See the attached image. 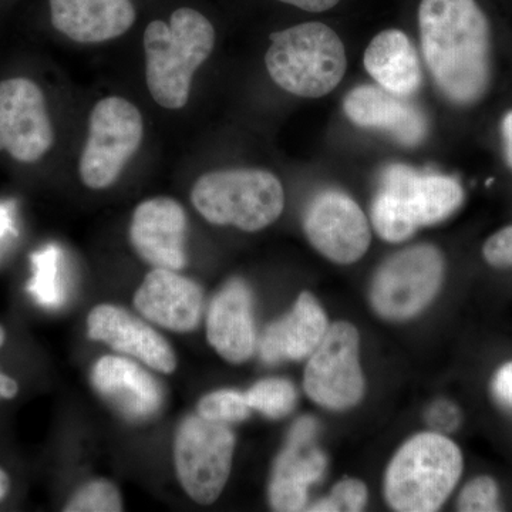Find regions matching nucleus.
Masks as SVG:
<instances>
[{
  "instance_id": "obj_1",
  "label": "nucleus",
  "mask_w": 512,
  "mask_h": 512,
  "mask_svg": "<svg viewBox=\"0 0 512 512\" xmlns=\"http://www.w3.org/2000/svg\"><path fill=\"white\" fill-rule=\"evenodd\" d=\"M421 50L441 93L473 104L491 79L490 26L476 0H421Z\"/></svg>"
},
{
  "instance_id": "obj_2",
  "label": "nucleus",
  "mask_w": 512,
  "mask_h": 512,
  "mask_svg": "<svg viewBox=\"0 0 512 512\" xmlns=\"http://www.w3.org/2000/svg\"><path fill=\"white\" fill-rule=\"evenodd\" d=\"M215 46L210 20L191 8L175 10L170 23L153 20L144 32L148 92L167 110H180L190 100L191 82Z\"/></svg>"
},
{
  "instance_id": "obj_3",
  "label": "nucleus",
  "mask_w": 512,
  "mask_h": 512,
  "mask_svg": "<svg viewBox=\"0 0 512 512\" xmlns=\"http://www.w3.org/2000/svg\"><path fill=\"white\" fill-rule=\"evenodd\" d=\"M463 454L437 433H421L394 454L384 477V495L394 511L433 512L453 493L463 474Z\"/></svg>"
},
{
  "instance_id": "obj_4",
  "label": "nucleus",
  "mask_w": 512,
  "mask_h": 512,
  "mask_svg": "<svg viewBox=\"0 0 512 512\" xmlns=\"http://www.w3.org/2000/svg\"><path fill=\"white\" fill-rule=\"evenodd\" d=\"M265 64L271 79L285 92L319 99L342 82L348 59L335 30L309 22L271 35Z\"/></svg>"
},
{
  "instance_id": "obj_5",
  "label": "nucleus",
  "mask_w": 512,
  "mask_h": 512,
  "mask_svg": "<svg viewBox=\"0 0 512 512\" xmlns=\"http://www.w3.org/2000/svg\"><path fill=\"white\" fill-rule=\"evenodd\" d=\"M191 201L211 224L256 232L281 217L285 191L269 171L228 168L201 175L192 187Z\"/></svg>"
},
{
  "instance_id": "obj_6",
  "label": "nucleus",
  "mask_w": 512,
  "mask_h": 512,
  "mask_svg": "<svg viewBox=\"0 0 512 512\" xmlns=\"http://www.w3.org/2000/svg\"><path fill=\"white\" fill-rule=\"evenodd\" d=\"M144 120L140 110L123 97L111 96L93 107L89 137L80 157L83 184L106 190L117 180L143 143Z\"/></svg>"
},
{
  "instance_id": "obj_7",
  "label": "nucleus",
  "mask_w": 512,
  "mask_h": 512,
  "mask_svg": "<svg viewBox=\"0 0 512 512\" xmlns=\"http://www.w3.org/2000/svg\"><path fill=\"white\" fill-rule=\"evenodd\" d=\"M235 437L227 424L187 417L175 437L177 476L185 493L198 504L220 497L231 473Z\"/></svg>"
},
{
  "instance_id": "obj_8",
  "label": "nucleus",
  "mask_w": 512,
  "mask_h": 512,
  "mask_svg": "<svg viewBox=\"0 0 512 512\" xmlns=\"http://www.w3.org/2000/svg\"><path fill=\"white\" fill-rule=\"evenodd\" d=\"M444 278V258L433 245H414L390 256L373 281V308L386 319L413 318L430 305Z\"/></svg>"
},
{
  "instance_id": "obj_9",
  "label": "nucleus",
  "mask_w": 512,
  "mask_h": 512,
  "mask_svg": "<svg viewBox=\"0 0 512 512\" xmlns=\"http://www.w3.org/2000/svg\"><path fill=\"white\" fill-rule=\"evenodd\" d=\"M360 336L352 323L336 322L309 356L303 387L309 399L330 410L356 406L365 393Z\"/></svg>"
},
{
  "instance_id": "obj_10",
  "label": "nucleus",
  "mask_w": 512,
  "mask_h": 512,
  "mask_svg": "<svg viewBox=\"0 0 512 512\" xmlns=\"http://www.w3.org/2000/svg\"><path fill=\"white\" fill-rule=\"evenodd\" d=\"M55 143L45 94L23 77L0 82V151L20 163H36Z\"/></svg>"
},
{
  "instance_id": "obj_11",
  "label": "nucleus",
  "mask_w": 512,
  "mask_h": 512,
  "mask_svg": "<svg viewBox=\"0 0 512 512\" xmlns=\"http://www.w3.org/2000/svg\"><path fill=\"white\" fill-rule=\"evenodd\" d=\"M303 229L316 251L336 264L359 261L372 241L365 212L349 195L336 190L313 198L303 218Z\"/></svg>"
},
{
  "instance_id": "obj_12",
  "label": "nucleus",
  "mask_w": 512,
  "mask_h": 512,
  "mask_svg": "<svg viewBox=\"0 0 512 512\" xmlns=\"http://www.w3.org/2000/svg\"><path fill=\"white\" fill-rule=\"evenodd\" d=\"M414 228L447 220L460 208L464 191L447 175L419 173L407 165H389L380 191Z\"/></svg>"
},
{
  "instance_id": "obj_13",
  "label": "nucleus",
  "mask_w": 512,
  "mask_h": 512,
  "mask_svg": "<svg viewBox=\"0 0 512 512\" xmlns=\"http://www.w3.org/2000/svg\"><path fill=\"white\" fill-rule=\"evenodd\" d=\"M187 215L173 198L157 197L141 202L134 210L130 241L138 255L154 268L180 271L185 256Z\"/></svg>"
},
{
  "instance_id": "obj_14",
  "label": "nucleus",
  "mask_w": 512,
  "mask_h": 512,
  "mask_svg": "<svg viewBox=\"0 0 512 512\" xmlns=\"http://www.w3.org/2000/svg\"><path fill=\"white\" fill-rule=\"evenodd\" d=\"M315 431V420L309 417L293 426L269 485V503L275 511L305 510L309 487L325 473V456L311 447Z\"/></svg>"
},
{
  "instance_id": "obj_15",
  "label": "nucleus",
  "mask_w": 512,
  "mask_h": 512,
  "mask_svg": "<svg viewBox=\"0 0 512 512\" xmlns=\"http://www.w3.org/2000/svg\"><path fill=\"white\" fill-rule=\"evenodd\" d=\"M87 330L93 340L136 357L158 372L173 373L177 367V357L167 340L119 306H96L87 319Z\"/></svg>"
},
{
  "instance_id": "obj_16",
  "label": "nucleus",
  "mask_w": 512,
  "mask_h": 512,
  "mask_svg": "<svg viewBox=\"0 0 512 512\" xmlns=\"http://www.w3.org/2000/svg\"><path fill=\"white\" fill-rule=\"evenodd\" d=\"M137 311L150 322L174 332H191L200 323V286L171 269L156 268L134 296Z\"/></svg>"
},
{
  "instance_id": "obj_17",
  "label": "nucleus",
  "mask_w": 512,
  "mask_h": 512,
  "mask_svg": "<svg viewBox=\"0 0 512 512\" xmlns=\"http://www.w3.org/2000/svg\"><path fill=\"white\" fill-rule=\"evenodd\" d=\"M343 110L356 126L386 131L406 147L419 146L427 136L423 113L380 86L356 87L346 96Z\"/></svg>"
},
{
  "instance_id": "obj_18",
  "label": "nucleus",
  "mask_w": 512,
  "mask_h": 512,
  "mask_svg": "<svg viewBox=\"0 0 512 512\" xmlns=\"http://www.w3.org/2000/svg\"><path fill=\"white\" fill-rule=\"evenodd\" d=\"M53 28L83 45L109 42L136 22L131 0H50Z\"/></svg>"
},
{
  "instance_id": "obj_19",
  "label": "nucleus",
  "mask_w": 512,
  "mask_h": 512,
  "mask_svg": "<svg viewBox=\"0 0 512 512\" xmlns=\"http://www.w3.org/2000/svg\"><path fill=\"white\" fill-rule=\"evenodd\" d=\"M207 338L229 363H244L254 355L256 332L251 292L241 281L229 282L215 296L207 319Z\"/></svg>"
},
{
  "instance_id": "obj_20",
  "label": "nucleus",
  "mask_w": 512,
  "mask_h": 512,
  "mask_svg": "<svg viewBox=\"0 0 512 512\" xmlns=\"http://www.w3.org/2000/svg\"><path fill=\"white\" fill-rule=\"evenodd\" d=\"M92 379L101 397L128 420L150 419L163 404V392L156 380L131 360L101 357L94 366Z\"/></svg>"
},
{
  "instance_id": "obj_21",
  "label": "nucleus",
  "mask_w": 512,
  "mask_h": 512,
  "mask_svg": "<svg viewBox=\"0 0 512 512\" xmlns=\"http://www.w3.org/2000/svg\"><path fill=\"white\" fill-rule=\"evenodd\" d=\"M328 329L322 306L312 293L303 292L292 312L266 329L259 345L262 359L266 363L305 359L318 348Z\"/></svg>"
},
{
  "instance_id": "obj_22",
  "label": "nucleus",
  "mask_w": 512,
  "mask_h": 512,
  "mask_svg": "<svg viewBox=\"0 0 512 512\" xmlns=\"http://www.w3.org/2000/svg\"><path fill=\"white\" fill-rule=\"evenodd\" d=\"M363 63L379 86L396 96L416 93L423 82L419 55L409 37L400 30H384L373 37Z\"/></svg>"
},
{
  "instance_id": "obj_23",
  "label": "nucleus",
  "mask_w": 512,
  "mask_h": 512,
  "mask_svg": "<svg viewBox=\"0 0 512 512\" xmlns=\"http://www.w3.org/2000/svg\"><path fill=\"white\" fill-rule=\"evenodd\" d=\"M60 258L62 252L55 245H49L32 255L33 276L28 291L37 303L46 308H57L64 301Z\"/></svg>"
},
{
  "instance_id": "obj_24",
  "label": "nucleus",
  "mask_w": 512,
  "mask_h": 512,
  "mask_svg": "<svg viewBox=\"0 0 512 512\" xmlns=\"http://www.w3.org/2000/svg\"><path fill=\"white\" fill-rule=\"evenodd\" d=\"M245 397L251 409L264 414L269 419H281L295 409L298 394L288 380L266 379L254 384L245 393Z\"/></svg>"
},
{
  "instance_id": "obj_25",
  "label": "nucleus",
  "mask_w": 512,
  "mask_h": 512,
  "mask_svg": "<svg viewBox=\"0 0 512 512\" xmlns=\"http://www.w3.org/2000/svg\"><path fill=\"white\" fill-rule=\"evenodd\" d=\"M251 407L245 393L237 390H218L207 394L198 403V416L215 423H238L247 419Z\"/></svg>"
},
{
  "instance_id": "obj_26",
  "label": "nucleus",
  "mask_w": 512,
  "mask_h": 512,
  "mask_svg": "<svg viewBox=\"0 0 512 512\" xmlns=\"http://www.w3.org/2000/svg\"><path fill=\"white\" fill-rule=\"evenodd\" d=\"M123 510L119 490L110 481L96 480L84 485L64 511L67 512H117Z\"/></svg>"
},
{
  "instance_id": "obj_27",
  "label": "nucleus",
  "mask_w": 512,
  "mask_h": 512,
  "mask_svg": "<svg viewBox=\"0 0 512 512\" xmlns=\"http://www.w3.org/2000/svg\"><path fill=\"white\" fill-rule=\"evenodd\" d=\"M457 507L463 512L501 511L500 488L494 478L476 477L461 491Z\"/></svg>"
},
{
  "instance_id": "obj_28",
  "label": "nucleus",
  "mask_w": 512,
  "mask_h": 512,
  "mask_svg": "<svg viewBox=\"0 0 512 512\" xmlns=\"http://www.w3.org/2000/svg\"><path fill=\"white\" fill-rule=\"evenodd\" d=\"M367 503V488L362 481L355 478L340 481L335 485L332 494L325 500L313 504L309 511L319 512H338L349 511L357 512L365 510Z\"/></svg>"
},
{
  "instance_id": "obj_29",
  "label": "nucleus",
  "mask_w": 512,
  "mask_h": 512,
  "mask_svg": "<svg viewBox=\"0 0 512 512\" xmlns=\"http://www.w3.org/2000/svg\"><path fill=\"white\" fill-rule=\"evenodd\" d=\"M483 255L490 265L512 268V225L500 229L485 241Z\"/></svg>"
},
{
  "instance_id": "obj_30",
  "label": "nucleus",
  "mask_w": 512,
  "mask_h": 512,
  "mask_svg": "<svg viewBox=\"0 0 512 512\" xmlns=\"http://www.w3.org/2000/svg\"><path fill=\"white\" fill-rule=\"evenodd\" d=\"M13 214H15L13 202L0 204V251L6 247L10 238H15L18 235Z\"/></svg>"
},
{
  "instance_id": "obj_31",
  "label": "nucleus",
  "mask_w": 512,
  "mask_h": 512,
  "mask_svg": "<svg viewBox=\"0 0 512 512\" xmlns=\"http://www.w3.org/2000/svg\"><path fill=\"white\" fill-rule=\"evenodd\" d=\"M494 390L503 402L512 406V362L505 363L494 377Z\"/></svg>"
},
{
  "instance_id": "obj_32",
  "label": "nucleus",
  "mask_w": 512,
  "mask_h": 512,
  "mask_svg": "<svg viewBox=\"0 0 512 512\" xmlns=\"http://www.w3.org/2000/svg\"><path fill=\"white\" fill-rule=\"evenodd\" d=\"M281 2L286 3V5L295 6V8L306 10V12L318 13L335 8L340 0H281Z\"/></svg>"
},
{
  "instance_id": "obj_33",
  "label": "nucleus",
  "mask_w": 512,
  "mask_h": 512,
  "mask_svg": "<svg viewBox=\"0 0 512 512\" xmlns=\"http://www.w3.org/2000/svg\"><path fill=\"white\" fill-rule=\"evenodd\" d=\"M3 342H5V332H3L2 326H0V348H2ZM16 394H18V384H16L15 380L0 373V397H3V399H13Z\"/></svg>"
},
{
  "instance_id": "obj_34",
  "label": "nucleus",
  "mask_w": 512,
  "mask_h": 512,
  "mask_svg": "<svg viewBox=\"0 0 512 512\" xmlns=\"http://www.w3.org/2000/svg\"><path fill=\"white\" fill-rule=\"evenodd\" d=\"M503 136L505 143V156L512 167V113H508L503 121Z\"/></svg>"
},
{
  "instance_id": "obj_35",
  "label": "nucleus",
  "mask_w": 512,
  "mask_h": 512,
  "mask_svg": "<svg viewBox=\"0 0 512 512\" xmlns=\"http://www.w3.org/2000/svg\"><path fill=\"white\" fill-rule=\"evenodd\" d=\"M9 490V478L5 471L0 470V500L5 497Z\"/></svg>"
}]
</instances>
